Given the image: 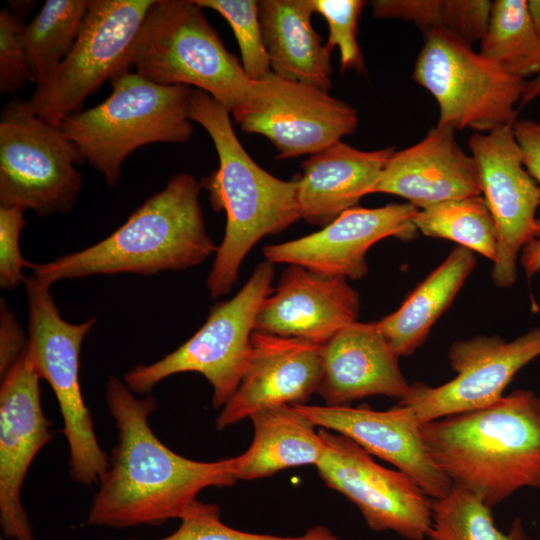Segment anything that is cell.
<instances>
[{
	"instance_id": "1",
	"label": "cell",
	"mask_w": 540,
	"mask_h": 540,
	"mask_svg": "<svg viewBox=\"0 0 540 540\" xmlns=\"http://www.w3.org/2000/svg\"><path fill=\"white\" fill-rule=\"evenodd\" d=\"M105 399L118 441L99 480L87 525L119 529L181 519L203 489L235 484L231 458L191 460L158 439L149 424L158 406L152 394L136 398L124 381L110 376Z\"/></svg>"
},
{
	"instance_id": "2",
	"label": "cell",
	"mask_w": 540,
	"mask_h": 540,
	"mask_svg": "<svg viewBox=\"0 0 540 540\" xmlns=\"http://www.w3.org/2000/svg\"><path fill=\"white\" fill-rule=\"evenodd\" d=\"M426 448L453 485L494 507L517 490L540 491V397L516 390L496 403L421 424Z\"/></svg>"
},
{
	"instance_id": "3",
	"label": "cell",
	"mask_w": 540,
	"mask_h": 540,
	"mask_svg": "<svg viewBox=\"0 0 540 540\" xmlns=\"http://www.w3.org/2000/svg\"><path fill=\"white\" fill-rule=\"evenodd\" d=\"M189 117L207 131L219 160L218 168L200 181L212 208L226 214L224 238L207 278L210 296L218 298L230 293L244 258L260 239L301 219L297 182L261 168L237 138L230 112L208 93L191 89Z\"/></svg>"
},
{
	"instance_id": "4",
	"label": "cell",
	"mask_w": 540,
	"mask_h": 540,
	"mask_svg": "<svg viewBox=\"0 0 540 540\" xmlns=\"http://www.w3.org/2000/svg\"><path fill=\"white\" fill-rule=\"evenodd\" d=\"M201 188L188 173L173 175L112 234L81 251L47 263H31L33 275L51 286L92 275L150 276L201 264L218 248L206 229Z\"/></svg>"
},
{
	"instance_id": "5",
	"label": "cell",
	"mask_w": 540,
	"mask_h": 540,
	"mask_svg": "<svg viewBox=\"0 0 540 540\" xmlns=\"http://www.w3.org/2000/svg\"><path fill=\"white\" fill-rule=\"evenodd\" d=\"M110 83L112 92L104 101L69 116L59 128L80 162H87L113 187L132 152L152 143H186L194 128L191 87L157 84L135 71Z\"/></svg>"
},
{
	"instance_id": "6",
	"label": "cell",
	"mask_w": 540,
	"mask_h": 540,
	"mask_svg": "<svg viewBox=\"0 0 540 540\" xmlns=\"http://www.w3.org/2000/svg\"><path fill=\"white\" fill-rule=\"evenodd\" d=\"M129 59L131 68L146 79L202 90L230 113L253 84L195 0H154Z\"/></svg>"
},
{
	"instance_id": "7",
	"label": "cell",
	"mask_w": 540,
	"mask_h": 540,
	"mask_svg": "<svg viewBox=\"0 0 540 540\" xmlns=\"http://www.w3.org/2000/svg\"><path fill=\"white\" fill-rule=\"evenodd\" d=\"M28 343L26 350L41 379L51 386L63 417V433L69 447L72 480L91 486L109 467L79 384V356L86 335L96 319L72 324L56 306L50 287L34 275L26 277Z\"/></svg>"
},
{
	"instance_id": "8",
	"label": "cell",
	"mask_w": 540,
	"mask_h": 540,
	"mask_svg": "<svg viewBox=\"0 0 540 540\" xmlns=\"http://www.w3.org/2000/svg\"><path fill=\"white\" fill-rule=\"evenodd\" d=\"M273 263L260 262L229 300L216 303L201 328L173 352L124 375L134 394L147 395L162 380L183 372L203 375L213 389L212 406L222 408L245 371L258 310L273 291Z\"/></svg>"
},
{
	"instance_id": "9",
	"label": "cell",
	"mask_w": 540,
	"mask_h": 540,
	"mask_svg": "<svg viewBox=\"0 0 540 540\" xmlns=\"http://www.w3.org/2000/svg\"><path fill=\"white\" fill-rule=\"evenodd\" d=\"M412 78L435 98L438 126L482 133L513 125L526 82L446 30L424 33Z\"/></svg>"
},
{
	"instance_id": "10",
	"label": "cell",
	"mask_w": 540,
	"mask_h": 540,
	"mask_svg": "<svg viewBox=\"0 0 540 540\" xmlns=\"http://www.w3.org/2000/svg\"><path fill=\"white\" fill-rule=\"evenodd\" d=\"M81 164L58 126L13 98L0 113V206L44 217L69 213L82 187Z\"/></svg>"
},
{
	"instance_id": "11",
	"label": "cell",
	"mask_w": 540,
	"mask_h": 540,
	"mask_svg": "<svg viewBox=\"0 0 540 540\" xmlns=\"http://www.w3.org/2000/svg\"><path fill=\"white\" fill-rule=\"evenodd\" d=\"M153 1L90 0L73 47L27 100L31 111L59 127L104 82L130 71V51Z\"/></svg>"
},
{
	"instance_id": "12",
	"label": "cell",
	"mask_w": 540,
	"mask_h": 540,
	"mask_svg": "<svg viewBox=\"0 0 540 540\" xmlns=\"http://www.w3.org/2000/svg\"><path fill=\"white\" fill-rule=\"evenodd\" d=\"M231 114L241 130L268 138L280 159L318 153L358 125L356 109L346 102L273 72L253 81Z\"/></svg>"
},
{
	"instance_id": "13",
	"label": "cell",
	"mask_w": 540,
	"mask_h": 540,
	"mask_svg": "<svg viewBox=\"0 0 540 540\" xmlns=\"http://www.w3.org/2000/svg\"><path fill=\"white\" fill-rule=\"evenodd\" d=\"M325 451L316 465L323 482L344 495L374 531L391 530L409 540L428 537L430 497L406 474L377 464L350 438L319 429Z\"/></svg>"
},
{
	"instance_id": "14",
	"label": "cell",
	"mask_w": 540,
	"mask_h": 540,
	"mask_svg": "<svg viewBox=\"0 0 540 540\" xmlns=\"http://www.w3.org/2000/svg\"><path fill=\"white\" fill-rule=\"evenodd\" d=\"M539 356L540 325L512 341L499 336L456 341L448 352L455 378L437 387L411 384L399 404L409 407L421 424L488 407L503 397L515 374Z\"/></svg>"
},
{
	"instance_id": "15",
	"label": "cell",
	"mask_w": 540,
	"mask_h": 540,
	"mask_svg": "<svg viewBox=\"0 0 540 540\" xmlns=\"http://www.w3.org/2000/svg\"><path fill=\"white\" fill-rule=\"evenodd\" d=\"M484 200L497 228V256L491 277L498 287L514 285L519 252L535 237L539 187L523 168V151L512 125L469 139Z\"/></svg>"
},
{
	"instance_id": "16",
	"label": "cell",
	"mask_w": 540,
	"mask_h": 540,
	"mask_svg": "<svg viewBox=\"0 0 540 540\" xmlns=\"http://www.w3.org/2000/svg\"><path fill=\"white\" fill-rule=\"evenodd\" d=\"M40 376L25 349L1 378L0 524L4 537L35 540L21 501L26 473L52 438L40 401Z\"/></svg>"
},
{
	"instance_id": "17",
	"label": "cell",
	"mask_w": 540,
	"mask_h": 540,
	"mask_svg": "<svg viewBox=\"0 0 540 540\" xmlns=\"http://www.w3.org/2000/svg\"><path fill=\"white\" fill-rule=\"evenodd\" d=\"M412 204L391 203L378 208L353 207L319 231L284 243L267 245L263 254L271 263L299 265L311 271L361 279L368 273L366 254L378 241L394 236L414 237Z\"/></svg>"
},
{
	"instance_id": "18",
	"label": "cell",
	"mask_w": 540,
	"mask_h": 540,
	"mask_svg": "<svg viewBox=\"0 0 540 540\" xmlns=\"http://www.w3.org/2000/svg\"><path fill=\"white\" fill-rule=\"evenodd\" d=\"M317 427L344 435L370 455L396 466L432 499L444 497L453 484L430 456L413 411L397 404L386 411L369 406L295 405Z\"/></svg>"
},
{
	"instance_id": "19",
	"label": "cell",
	"mask_w": 540,
	"mask_h": 540,
	"mask_svg": "<svg viewBox=\"0 0 540 540\" xmlns=\"http://www.w3.org/2000/svg\"><path fill=\"white\" fill-rule=\"evenodd\" d=\"M322 372V345L254 331L245 371L216 428L223 430L264 407L305 405L317 393Z\"/></svg>"
},
{
	"instance_id": "20",
	"label": "cell",
	"mask_w": 540,
	"mask_h": 540,
	"mask_svg": "<svg viewBox=\"0 0 540 540\" xmlns=\"http://www.w3.org/2000/svg\"><path fill=\"white\" fill-rule=\"evenodd\" d=\"M359 293L341 276L289 265L262 302L255 331L324 345L357 322Z\"/></svg>"
},
{
	"instance_id": "21",
	"label": "cell",
	"mask_w": 540,
	"mask_h": 540,
	"mask_svg": "<svg viewBox=\"0 0 540 540\" xmlns=\"http://www.w3.org/2000/svg\"><path fill=\"white\" fill-rule=\"evenodd\" d=\"M375 193L401 196L417 209L480 196L481 182L472 155L462 150L451 126H436L415 145L394 152Z\"/></svg>"
},
{
	"instance_id": "22",
	"label": "cell",
	"mask_w": 540,
	"mask_h": 540,
	"mask_svg": "<svg viewBox=\"0 0 540 540\" xmlns=\"http://www.w3.org/2000/svg\"><path fill=\"white\" fill-rule=\"evenodd\" d=\"M399 357L376 323L355 322L322 345V378L317 393L328 406L384 395L403 400L411 390Z\"/></svg>"
},
{
	"instance_id": "23",
	"label": "cell",
	"mask_w": 540,
	"mask_h": 540,
	"mask_svg": "<svg viewBox=\"0 0 540 540\" xmlns=\"http://www.w3.org/2000/svg\"><path fill=\"white\" fill-rule=\"evenodd\" d=\"M394 152L392 147L362 151L339 141L310 155L296 179L301 219L322 228L356 207L363 196L375 193Z\"/></svg>"
},
{
	"instance_id": "24",
	"label": "cell",
	"mask_w": 540,
	"mask_h": 540,
	"mask_svg": "<svg viewBox=\"0 0 540 540\" xmlns=\"http://www.w3.org/2000/svg\"><path fill=\"white\" fill-rule=\"evenodd\" d=\"M312 0L259 1V20L272 72L326 93L331 50L311 24Z\"/></svg>"
},
{
	"instance_id": "25",
	"label": "cell",
	"mask_w": 540,
	"mask_h": 540,
	"mask_svg": "<svg viewBox=\"0 0 540 540\" xmlns=\"http://www.w3.org/2000/svg\"><path fill=\"white\" fill-rule=\"evenodd\" d=\"M249 419L253 440L242 454L231 457L237 480H255L283 469L317 465L325 444L316 425L296 406L280 404L261 408Z\"/></svg>"
},
{
	"instance_id": "26",
	"label": "cell",
	"mask_w": 540,
	"mask_h": 540,
	"mask_svg": "<svg viewBox=\"0 0 540 540\" xmlns=\"http://www.w3.org/2000/svg\"><path fill=\"white\" fill-rule=\"evenodd\" d=\"M475 261L471 250L455 247L395 312L377 322L398 357L413 354L423 344L472 272Z\"/></svg>"
},
{
	"instance_id": "27",
	"label": "cell",
	"mask_w": 540,
	"mask_h": 540,
	"mask_svg": "<svg viewBox=\"0 0 540 540\" xmlns=\"http://www.w3.org/2000/svg\"><path fill=\"white\" fill-rule=\"evenodd\" d=\"M479 53L509 74L524 79L540 73V34L526 0L492 2Z\"/></svg>"
},
{
	"instance_id": "28",
	"label": "cell",
	"mask_w": 540,
	"mask_h": 540,
	"mask_svg": "<svg viewBox=\"0 0 540 540\" xmlns=\"http://www.w3.org/2000/svg\"><path fill=\"white\" fill-rule=\"evenodd\" d=\"M90 0H47L21 30L34 83L45 81L73 47Z\"/></svg>"
},
{
	"instance_id": "29",
	"label": "cell",
	"mask_w": 540,
	"mask_h": 540,
	"mask_svg": "<svg viewBox=\"0 0 540 540\" xmlns=\"http://www.w3.org/2000/svg\"><path fill=\"white\" fill-rule=\"evenodd\" d=\"M372 14L413 22L423 33L449 31L470 45L481 41L491 14L486 0H375Z\"/></svg>"
},
{
	"instance_id": "30",
	"label": "cell",
	"mask_w": 540,
	"mask_h": 540,
	"mask_svg": "<svg viewBox=\"0 0 540 540\" xmlns=\"http://www.w3.org/2000/svg\"><path fill=\"white\" fill-rule=\"evenodd\" d=\"M413 223L426 236L449 239L493 262L496 259L497 228L481 195L420 209Z\"/></svg>"
},
{
	"instance_id": "31",
	"label": "cell",
	"mask_w": 540,
	"mask_h": 540,
	"mask_svg": "<svg viewBox=\"0 0 540 540\" xmlns=\"http://www.w3.org/2000/svg\"><path fill=\"white\" fill-rule=\"evenodd\" d=\"M431 540H532L520 518L502 533L494 524L491 507L473 491L453 485L447 495L432 499Z\"/></svg>"
},
{
	"instance_id": "32",
	"label": "cell",
	"mask_w": 540,
	"mask_h": 540,
	"mask_svg": "<svg viewBox=\"0 0 540 540\" xmlns=\"http://www.w3.org/2000/svg\"><path fill=\"white\" fill-rule=\"evenodd\" d=\"M203 9L219 13L230 25L237 40L243 69L252 81L272 72L259 20V1L195 0Z\"/></svg>"
},
{
	"instance_id": "33",
	"label": "cell",
	"mask_w": 540,
	"mask_h": 540,
	"mask_svg": "<svg viewBox=\"0 0 540 540\" xmlns=\"http://www.w3.org/2000/svg\"><path fill=\"white\" fill-rule=\"evenodd\" d=\"M180 520L175 532L157 540H340L328 527L322 525L308 528L299 536H276L236 530L222 522L217 505L198 500Z\"/></svg>"
},
{
	"instance_id": "34",
	"label": "cell",
	"mask_w": 540,
	"mask_h": 540,
	"mask_svg": "<svg viewBox=\"0 0 540 540\" xmlns=\"http://www.w3.org/2000/svg\"><path fill=\"white\" fill-rule=\"evenodd\" d=\"M365 1L312 0L315 13L320 14L329 28L326 46L340 52L342 71H363V57L357 41L358 21Z\"/></svg>"
},
{
	"instance_id": "35",
	"label": "cell",
	"mask_w": 540,
	"mask_h": 540,
	"mask_svg": "<svg viewBox=\"0 0 540 540\" xmlns=\"http://www.w3.org/2000/svg\"><path fill=\"white\" fill-rule=\"evenodd\" d=\"M23 17L8 8L0 11V93L15 94L33 82L21 40Z\"/></svg>"
},
{
	"instance_id": "36",
	"label": "cell",
	"mask_w": 540,
	"mask_h": 540,
	"mask_svg": "<svg viewBox=\"0 0 540 540\" xmlns=\"http://www.w3.org/2000/svg\"><path fill=\"white\" fill-rule=\"evenodd\" d=\"M26 221L24 210L0 206V287L14 289L25 283L24 267H30L20 250V234Z\"/></svg>"
},
{
	"instance_id": "37",
	"label": "cell",
	"mask_w": 540,
	"mask_h": 540,
	"mask_svg": "<svg viewBox=\"0 0 540 540\" xmlns=\"http://www.w3.org/2000/svg\"><path fill=\"white\" fill-rule=\"evenodd\" d=\"M0 375L9 371L27 347L28 341L14 314L1 300L0 310Z\"/></svg>"
},
{
	"instance_id": "38",
	"label": "cell",
	"mask_w": 540,
	"mask_h": 540,
	"mask_svg": "<svg viewBox=\"0 0 540 540\" xmlns=\"http://www.w3.org/2000/svg\"><path fill=\"white\" fill-rule=\"evenodd\" d=\"M512 128L523 151V165L538 182L540 192V122L523 119L515 121Z\"/></svg>"
},
{
	"instance_id": "39",
	"label": "cell",
	"mask_w": 540,
	"mask_h": 540,
	"mask_svg": "<svg viewBox=\"0 0 540 540\" xmlns=\"http://www.w3.org/2000/svg\"><path fill=\"white\" fill-rule=\"evenodd\" d=\"M521 266L528 278L540 271V219L536 220L535 237L522 249Z\"/></svg>"
},
{
	"instance_id": "40",
	"label": "cell",
	"mask_w": 540,
	"mask_h": 540,
	"mask_svg": "<svg viewBox=\"0 0 540 540\" xmlns=\"http://www.w3.org/2000/svg\"><path fill=\"white\" fill-rule=\"evenodd\" d=\"M540 96V73L533 79L525 82L518 108H522Z\"/></svg>"
},
{
	"instance_id": "41",
	"label": "cell",
	"mask_w": 540,
	"mask_h": 540,
	"mask_svg": "<svg viewBox=\"0 0 540 540\" xmlns=\"http://www.w3.org/2000/svg\"><path fill=\"white\" fill-rule=\"evenodd\" d=\"M35 1H9L8 9L14 14L23 17L36 5Z\"/></svg>"
},
{
	"instance_id": "42",
	"label": "cell",
	"mask_w": 540,
	"mask_h": 540,
	"mask_svg": "<svg viewBox=\"0 0 540 540\" xmlns=\"http://www.w3.org/2000/svg\"><path fill=\"white\" fill-rule=\"evenodd\" d=\"M527 6L531 19L540 34V0H528Z\"/></svg>"
},
{
	"instance_id": "43",
	"label": "cell",
	"mask_w": 540,
	"mask_h": 540,
	"mask_svg": "<svg viewBox=\"0 0 540 540\" xmlns=\"http://www.w3.org/2000/svg\"><path fill=\"white\" fill-rule=\"evenodd\" d=\"M2 540V539H1Z\"/></svg>"
}]
</instances>
